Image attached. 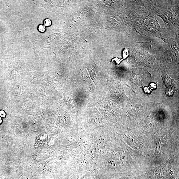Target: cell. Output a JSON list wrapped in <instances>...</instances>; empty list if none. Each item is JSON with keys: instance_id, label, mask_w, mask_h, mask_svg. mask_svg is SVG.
I'll list each match as a JSON object with an SVG mask.
<instances>
[{"instance_id": "cell-1", "label": "cell", "mask_w": 179, "mask_h": 179, "mask_svg": "<svg viewBox=\"0 0 179 179\" xmlns=\"http://www.w3.org/2000/svg\"><path fill=\"white\" fill-rule=\"evenodd\" d=\"M52 24V21L50 19H46L44 21V25L45 26H50Z\"/></svg>"}, {"instance_id": "cell-2", "label": "cell", "mask_w": 179, "mask_h": 179, "mask_svg": "<svg viewBox=\"0 0 179 179\" xmlns=\"http://www.w3.org/2000/svg\"><path fill=\"white\" fill-rule=\"evenodd\" d=\"M39 31L41 32H44L46 30V27L45 25H41L39 27Z\"/></svg>"}, {"instance_id": "cell-3", "label": "cell", "mask_w": 179, "mask_h": 179, "mask_svg": "<svg viewBox=\"0 0 179 179\" xmlns=\"http://www.w3.org/2000/svg\"><path fill=\"white\" fill-rule=\"evenodd\" d=\"M6 116V113L3 110L0 111V116L2 117H5Z\"/></svg>"}, {"instance_id": "cell-4", "label": "cell", "mask_w": 179, "mask_h": 179, "mask_svg": "<svg viewBox=\"0 0 179 179\" xmlns=\"http://www.w3.org/2000/svg\"><path fill=\"white\" fill-rule=\"evenodd\" d=\"M2 119L1 117H0V124H1V123H2Z\"/></svg>"}]
</instances>
